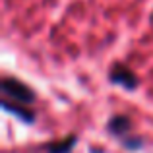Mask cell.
Instances as JSON below:
<instances>
[{
	"label": "cell",
	"mask_w": 153,
	"mask_h": 153,
	"mask_svg": "<svg viewBox=\"0 0 153 153\" xmlns=\"http://www.w3.org/2000/svg\"><path fill=\"white\" fill-rule=\"evenodd\" d=\"M2 108L6 112H12V114L19 116V118H22L23 122H27V124L35 122V112L29 111V108H25V107H22L19 103H12V101H8V99H4V101H2Z\"/></svg>",
	"instance_id": "cell-4"
},
{
	"label": "cell",
	"mask_w": 153,
	"mask_h": 153,
	"mask_svg": "<svg viewBox=\"0 0 153 153\" xmlns=\"http://www.w3.org/2000/svg\"><path fill=\"white\" fill-rule=\"evenodd\" d=\"M108 82L114 83V85L124 87V89H130V91L140 85V79H138V76L134 74V70L128 68L126 64H122V62L112 64V68L108 70Z\"/></svg>",
	"instance_id": "cell-2"
},
{
	"label": "cell",
	"mask_w": 153,
	"mask_h": 153,
	"mask_svg": "<svg viewBox=\"0 0 153 153\" xmlns=\"http://www.w3.org/2000/svg\"><path fill=\"white\" fill-rule=\"evenodd\" d=\"M0 89L8 99H14V103H19V105H29L37 99L35 91L18 78H2Z\"/></svg>",
	"instance_id": "cell-1"
},
{
	"label": "cell",
	"mask_w": 153,
	"mask_h": 153,
	"mask_svg": "<svg viewBox=\"0 0 153 153\" xmlns=\"http://www.w3.org/2000/svg\"><path fill=\"white\" fill-rule=\"evenodd\" d=\"M76 136H68V138L60 140V142H52L47 146V153H70L76 146Z\"/></svg>",
	"instance_id": "cell-5"
},
{
	"label": "cell",
	"mask_w": 153,
	"mask_h": 153,
	"mask_svg": "<svg viewBox=\"0 0 153 153\" xmlns=\"http://www.w3.org/2000/svg\"><path fill=\"white\" fill-rule=\"evenodd\" d=\"M132 128V122L126 114H114L111 120L107 122V130L111 132L112 136L116 138H122V140H128V132Z\"/></svg>",
	"instance_id": "cell-3"
}]
</instances>
